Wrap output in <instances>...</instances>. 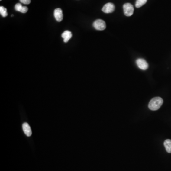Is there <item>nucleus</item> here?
<instances>
[{
	"instance_id": "1",
	"label": "nucleus",
	"mask_w": 171,
	"mask_h": 171,
	"mask_svg": "<svg viewBox=\"0 0 171 171\" xmlns=\"http://www.w3.org/2000/svg\"><path fill=\"white\" fill-rule=\"evenodd\" d=\"M163 100L160 97H155L151 99L148 104V108L151 110H158L163 104Z\"/></svg>"
},
{
	"instance_id": "2",
	"label": "nucleus",
	"mask_w": 171,
	"mask_h": 171,
	"mask_svg": "<svg viewBox=\"0 0 171 171\" xmlns=\"http://www.w3.org/2000/svg\"><path fill=\"white\" fill-rule=\"evenodd\" d=\"M95 29L97 30L103 31L106 28V22L102 20L98 19L95 21L93 24Z\"/></svg>"
},
{
	"instance_id": "3",
	"label": "nucleus",
	"mask_w": 171,
	"mask_h": 171,
	"mask_svg": "<svg viewBox=\"0 0 171 171\" xmlns=\"http://www.w3.org/2000/svg\"><path fill=\"white\" fill-rule=\"evenodd\" d=\"M124 12L127 16H131L132 15L134 11L133 6L130 3H126L123 5Z\"/></svg>"
},
{
	"instance_id": "4",
	"label": "nucleus",
	"mask_w": 171,
	"mask_h": 171,
	"mask_svg": "<svg viewBox=\"0 0 171 171\" xmlns=\"http://www.w3.org/2000/svg\"><path fill=\"white\" fill-rule=\"evenodd\" d=\"M115 9L114 5L111 2L107 3L104 6L102 11L106 14H110L114 11Z\"/></svg>"
},
{
	"instance_id": "5",
	"label": "nucleus",
	"mask_w": 171,
	"mask_h": 171,
	"mask_svg": "<svg viewBox=\"0 0 171 171\" xmlns=\"http://www.w3.org/2000/svg\"><path fill=\"white\" fill-rule=\"evenodd\" d=\"M137 65L139 69L142 70H147L148 68V64L147 62L144 60V59H138L136 60Z\"/></svg>"
},
{
	"instance_id": "6",
	"label": "nucleus",
	"mask_w": 171,
	"mask_h": 171,
	"mask_svg": "<svg viewBox=\"0 0 171 171\" xmlns=\"http://www.w3.org/2000/svg\"><path fill=\"white\" fill-rule=\"evenodd\" d=\"M54 15L55 18L56 20H57L58 22H60L62 21L63 18V12H62V10L60 8H57L55 9L54 12Z\"/></svg>"
},
{
	"instance_id": "7",
	"label": "nucleus",
	"mask_w": 171,
	"mask_h": 171,
	"mask_svg": "<svg viewBox=\"0 0 171 171\" xmlns=\"http://www.w3.org/2000/svg\"><path fill=\"white\" fill-rule=\"evenodd\" d=\"M22 129L25 134L27 137H29L31 136V134H32L31 128L30 126H29V124L27 123H24L22 124Z\"/></svg>"
},
{
	"instance_id": "8",
	"label": "nucleus",
	"mask_w": 171,
	"mask_h": 171,
	"mask_svg": "<svg viewBox=\"0 0 171 171\" xmlns=\"http://www.w3.org/2000/svg\"><path fill=\"white\" fill-rule=\"evenodd\" d=\"M15 10L16 11H20V12L25 14L28 11V8L26 6H22L21 4H17L15 5Z\"/></svg>"
},
{
	"instance_id": "9",
	"label": "nucleus",
	"mask_w": 171,
	"mask_h": 171,
	"mask_svg": "<svg viewBox=\"0 0 171 171\" xmlns=\"http://www.w3.org/2000/svg\"><path fill=\"white\" fill-rule=\"evenodd\" d=\"M61 36H62V38H63L64 42L66 43V42H68L72 37V33L69 31H65L62 34Z\"/></svg>"
},
{
	"instance_id": "10",
	"label": "nucleus",
	"mask_w": 171,
	"mask_h": 171,
	"mask_svg": "<svg viewBox=\"0 0 171 171\" xmlns=\"http://www.w3.org/2000/svg\"><path fill=\"white\" fill-rule=\"evenodd\" d=\"M164 146L168 153H171V140L166 139L164 142Z\"/></svg>"
},
{
	"instance_id": "11",
	"label": "nucleus",
	"mask_w": 171,
	"mask_h": 171,
	"mask_svg": "<svg viewBox=\"0 0 171 171\" xmlns=\"http://www.w3.org/2000/svg\"><path fill=\"white\" fill-rule=\"evenodd\" d=\"M147 1V0H137L136 4H135L136 7L137 8H140L142 7L143 5L146 4Z\"/></svg>"
},
{
	"instance_id": "12",
	"label": "nucleus",
	"mask_w": 171,
	"mask_h": 171,
	"mask_svg": "<svg viewBox=\"0 0 171 171\" xmlns=\"http://www.w3.org/2000/svg\"><path fill=\"white\" fill-rule=\"evenodd\" d=\"M0 14L3 17H5L8 15V13L7 12V9L4 7V6L0 7Z\"/></svg>"
},
{
	"instance_id": "13",
	"label": "nucleus",
	"mask_w": 171,
	"mask_h": 171,
	"mask_svg": "<svg viewBox=\"0 0 171 171\" xmlns=\"http://www.w3.org/2000/svg\"><path fill=\"white\" fill-rule=\"evenodd\" d=\"M21 2L25 5H29L31 3V0H20Z\"/></svg>"
},
{
	"instance_id": "14",
	"label": "nucleus",
	"mask_w": 171,
	"mask_h": 171,
	"mask_svg": "<svg viewBox=\"0 0 171 171\" xmlns=\"http://www.w3.org/2000/svg\"><path fill=\"white\" fill-rule=\"evenodd\" d=\"M0 1H2V0H0Z\"/></svg>"
}]
</instances>
